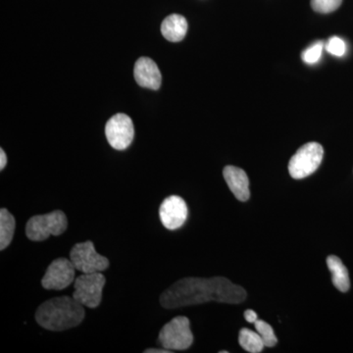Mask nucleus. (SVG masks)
I'll return each mask as SVG.
<instances>
[{
	"mask_svg": "<svg viewBox=\"0 0 353 353\" xmlns=\"http://www.w3.org/2000/svg\"><path fill=\"white\" fill-rule=\"evenodd\" d=\"M245 318L246 321L248 323H252V324H254V323L259 320L257 313L255 312V311H253L252 309H248V310L245 311Z\"/></svg>",
	"mask_w": 353,
	"mask_h": 353,
	"instance_id": "nucleus-21",
	"label": "nucleus"
},
{
	"mask_svg": "<svg viewBox=\"0 0 353 353\" xmlns=\"http://www.w3.org/2000/svg\"><path fill=\"white\" fill-rule=\"evenodd\" d=\"M68 228L63 211L55 210L48 214L32 216L26 225V236L32 241L48 240L50 236H60Z\"/></svg>",
	"mask_w": 353,
	"mask_h": 353,
	"instance_id": "nucleus-3",
	"label": "nucleus"
},
{
	"mask_svg": "<svg viewBox=\"0 0 353 353\" xmlns=\"http://www.w3.org/2000/svg\"><path fill=\"white\" fill-rule=\"evenodd\" d=\"M324 50V43L322 41H318L304 50L301 58L306 64H315L319 61L321 58L322 51Z\"/></svg>",
	"mask_w": 353,
	"mask_h": 353,
	"instance_id": "nucleus-19",
	"label": "nucleus"
},
{
	"mask_svg": "<svg viewBox=\"0 0 353 353\" xmlns=\"http://www.w3.org/2000/svg\"><path fill=\"white\" fill-rule=\"evenodd\" d=\"M326 50L328 51L330 54L334 55V57H341L347 52V44H345L343 39L339 38V37H332L327 41Z\"/></svg>",
	"mask_w": 353,
	"mask_h": 353,
	"instance_id": "nucleus-20",
	"label": "nucleus"
},
{
	"mask_svg": "<svg viewBox=\"0 0 353 353\" xmlns=\"http://www.w3.org/2000/svg\"><path fill=\"white\" fill-rule=\"evenodd\" d=\"M70 260L76 270L83 274L105 271L109 267V260L97 252L90 241L76 243L70 252Z\"/></svg>",
	"mask_w": 353,
	"mask_h": 353,
	"instance_id": "nucleus-7",
	"label": "nucleus"
},
{
	"mask_svg": "<svg viewBox=\"0 0 353 353\" xmlns=\"http://www.w3.org/2000/svg\"><path fill=\"white\" fill-rule=\"evenodd\" d=\"M223 176L228 187L236 199L240 201H246L250 199V180L243 169L239 167L226 166L223 170Z\"/></svg>",
	"mask_w": 353,
	"mask_h": 353,
	"instance_id": "nucleus-12",
	"label": "nucleus"
},
{
	"mask_svg": "<svg viewBox=\"0 0 353 353\" xmlns=\"http://www.w3.org/2000/svg\"><path fill=\"white\" fill-rule=\"evenodd\" d=\"M171 350H166V348H163V350H160V348H148V350H145V353H170Z\"/></svg>",
	"mask_w": 353,
	"mask_h": 353,
	"instance_id": "nucleus-23",
	"label": "nucleus"
},
{
	"mask_svg": "<svg viewBox=\"0 0 353 353\" xmlns=\"http://www.w3.org/2000/svg\"><path fill=\"white\" fill-rule=\"evenodd\" d=\"M105 134L109 145L114 150H126L131 145L134 137V128L131 118L126 114H116L106 123Z\"/></svg>",
	"mask_w": 353,
	"mask_h": 353,
	"instance_id": "nucleus-8",
	"label": "nucleus"
},
{
	"mask_svg": "<svg viewBox=\"0 0 353 353\" xmlns=\"http://www.w3.org/2000/svg\"><path fill=\"white\" fill-rule=\"evenodd\" d=\"M16 221L6 208L0 209V250H6L13 240Z\"/></svg>",
	"mask_w": 353,
	"mask_h": 353,
	"instance_id": "nucleus-15",
	"label": "nucleus"
},
{
	"mask_svg": "<svg viewBox=\"0 0 353 353\" xmlns=\"http://www.w3.org/2000/svg\"><path fill=\"white\" fill-rule=\"evenodd\" d=\"M159 217L166 229L170 230V231L179 229L187 221V203L181 196L167 197L160 205Z\"/></svg>",
	"mask_w": 353,
	"mask_h": 353,
	"instance_id": "nucleus-10",
	"label": "nucleus"
},
{
	"mask_svg": "<svg viewBox=\"0 0 353 353\" xmlns=\"http://www.w3.org/2000/svg\"><path fill=\"white\" fill-rule=\"evenodd\" d=\"M76 268L71 260L58 259L51 262L41 279L43 289L61 290L66 289L75 280Z\"/></svg>",
	"mask_w": 353,
	"mask_h": 353,
	"instance_id": "nucleus-9",
	"label": "nucleus"
},
{
	"mask_svg": "<svg viewBox=\"0 0 353 353\" xmlns=\"http://www.w3.org/2000/svg\"><path fill=\"white\" fill-rule=\"evenodd\" d=\"M34 317L43 329L62 332L79 326L85 318V310L73 296L54 297L41 304Z\"/></svg>",
	"mask_w": 353,
	"mask_h": 353,
	"instance_id": "nucleus-2",
	"label": "nucleus"
},
{
	"mask_svg": "<svg viewBox=\"0 0 353 353\" xmlns=\"http://www.w3.org/2000/svg\"><path fill=\"white\" fill-rule=\"evenodd\" d=\"M134 75L137 83L141 87L157 90L161 85V72L150 58H139L134 65Z\"/></svg>",
	"mask_w": 353,
	"mask_h": 353,
	"instance_id": "nucleus-11",
	"label": "nucleus"
},
{
	"mask_svg": "<svg viewBox=\"0 0 353 353\" xmlns=\"http://www.w3.org/2000/svg\"><path fill=\"white\" fill-rule=\"evenodd\" d=\"M239 343L245 352L250 353L261 352L265 347L260 334L246 328L241 330L239 334Z\"/></svg>",
	"mask_w": 353,
	"mask_h": 353,
	"instance_id": "nucleus-16",
	"label": "nucleus"
},
{
	"mask_svg": "<svg viewBox=\"0 0 353 353\" xmlns=\"http://www.w3.org/2000/svg\"><path fill=\"white\" fill-rule=\"evenodd\" d=\"M248 294L241 285L225 277L183 278L162 292L160 304L165 309L187 307L211 303L239 304Z\"/></svg>",
	"mask_w": 353,
	"mask_h": 353,
	"instance_id": "nucleus-1",
	"label": "nucleus"
},
{
	"mask_svg": "<svg viewBox=\"0 0 353 353\" xmlns=\"http://www.w3.org/2000/svg\"><path fill=\"white\" fill-rule=\"evenodd\" d=\"M7 163V157L6 152H4V150H0V170H3L4 168H6Z\"/></svg>",
	"mask_w": 353,
	"mask_h": 353,
	"instance_id": "nucleus-22",
	"label": "nucleus"
},
{
	"mask_svg": "<svg viewBox=\"0 0 353 353\" xmlns=\"http://www.w3.org/2000/svg\"><path fill=\"white\" fill-rule=\"evenodd\" d=\"M343 0H311L313 10L318 13L328 14L336 11Z\"/></svg>",
	"mask_w": 353,
	"mask_h": 353,
	"instance_id": "nucleus-18",
	"label": "nucleus"
},
{
	"mask_svg": "<svg viewBox=\"0 0 353 353\" xmlns=\"http://www.w3.org/2000/svg\"><path fill=\"white\" fill-rule=\"evenodd\" d=\"M105 284L106 279L101 272L83 274L75 280L73 297L85 307H99Z\"/></svg>",
	"mask_w": 353,
	"mask_h": 353,
	"instance_id": "nucleus-6",
	"label": "nucleus"
},
{
	"mask_svg": "<svg viewBox=\"0 0 353 353\" xmlns=\"http://www.w3.org/2000/svg\"><path fill=\"white\" fill-rule=\"evenodd\" d=\"M324 150L318 143H308L301 146L296 154L290 158V175L296 180L306 178L313 173L321 164Z\"/></svg>",
	"mask_w": 353,
	"mask_h": 353,
	"instance_id": "nucleus-5",
	"label": "nucleus"
},
{
	"mask_svg": "<svg viewBox=\"0 0 353 353\" xmlns=\"http://www.w3.org/2000/svg\"><path fill=\"white\" fill-rule=\"evenodd\" d=\"M158 343L171 352L185 350L192 347L194 334L190 330V320L185 316L173 318L160 331Z\"/></svg>",
	"mask_w": 353,
	"mask_h": 353,
	"instance_id": "nucleus-4",
	"label": "nucleus"
},
{
	"mask_svg": "<svg viewBox=\"0 0 353 353\" xmlns=\"http://www.w3.org/2000/svg\"><path fill=\"white\" fill-rule=\"evenodd\" d=\"M327 265L332 273V281L334 287L341 292H347L350 288V275L347 267L336 255H330Z\"/></svg>",
	"mask_w": 353,
	"mask_h": 353,
	"instance_id": "nucleus-14",
	"label": "nucleus"
},
{
	"mask_svg": "<svg viewBox=\"0 0 353 353\" xmlns=\"http://www.w3.org/2000/svg\"><path fill=\"white\" fill-rule=\"evenodd\" d=\"M254 325L257 333L260 334L262 341H263L265 347H273L277 345V336H276L275 332H274L273 328H272V326L268 323L259 319L254 323Z\"/></svg>",
	"mask_w": 353,
	"mask_h": 353,
	"instance_id": "nucleus-17",
	"label": "nucleus"
},
{
	"mask_svg": "<svg viewBox=\"0 0 353 353\" xmlns=\"http://www.w3.org/2000/svg\"><path fill=\"white\" fill-rule=\"evenodd\" d=\"M188 32L185 18L179 14H172L165 18L161 24V34L167 41L178 43L185 38Z\"/></svg>",
	"mask_w": 353,
	"mask_h": 353,
	"instance_id": "nucleus-13",
	"label": "nucleus"
}]
</instances>
